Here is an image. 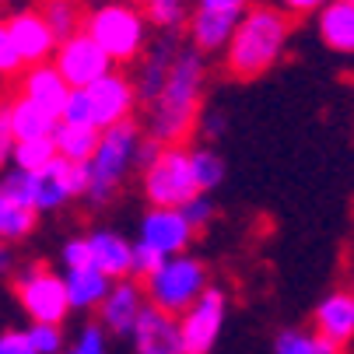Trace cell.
Listing matches in <instances>:
<instances>
[{
  "mask_svg": "<svg viewBox=\"0 0 354 354\" xmlns=\"http://www.w3.org/2000/svg\"><path fill=\"white\" fill-rule=\"evenodd\" d=\"M291 32H295V18L277 8V4H252L232 42L225 46V74L232 81H257L263 74H270L284 57H288V46H291Z\"/></svg>",
  "mask_w": 354,
  "mask_h": 354,
  "instance_id": "7a4b0ae2",
  "label": "cell"
},
{
  "mask_svg": "<svg viewBox=\"0 0 354 354\" xmlns=\"http://www.w3.org/2000/svg\"><path fill=\"white\" fill-rule=\"evenodd\" d=\"M18 252H15V242H4L0 239V281H11L18 274Z\"/></svg>",
  "mask_w": 354,
  "mask_h": 354,
  "instance_id": "7bdbcfd3",
  "label": "cell"
},
{
  "mask_svg": "<svg viewBox=\"0 0 354 354\" xmlns=\"http://www.w3.org/2000/svg\"><path fill=\"white\" fill-rule=\"evenodd\" d=\"M140 284H144V295H147V306H158V309L179 316V313H186V306H193V301L211 288V267H207V260L193 257L186 249V252L169 257Z\"/></svg>",
  "mask_w": 354,
  "mask_h": 354,
  "instance_id": "5b68a950",
  "label": "cell"
},
{
  "mask_svg": "<svg viewBox=\"0 0 354 354\" xmlns=\"http://www.w3.org/2000/svg\"><path fill=\"white\" fill-rule=\"evenodd\" d=\"M25 333H28L35 354H64V347H67L64 323H28Z\"/></svg>",
  "mask_w": 354,
  "mask_h": 354,
  "instance_id": "1f68e13d",
  "label": "cell"
},
{
  "mask_svg": "<svg viewBox=\"0 0 354 354\" xmlns=\"http://www.w3.org/2000/svg\"><path fill=\"white\" fill-rule=\"evenodd\" d=\"M204 95H207V57L196 46L183 42L165 88L158 91L155 102L144 106V133L158 137L162 144H186L196 133L200 113H204Z\"/></svg>",
  "mask_w": 354,
  "mask_h": 354,
  "instance_id": "6da1fadb",
  "label": "cell"
},
{
  "mask_svg": "<svg viewBox=\"0 0 354 354\" xmlns=\"http://www.w3.org/2000/svg\"><path fill=\"white\" fill-rule=\"evenodd\" d=\"M11 123H15L18 140H35V137H53V130L60 127V116L28 102L21 95H15L11 98Z\"/></svg>",
  "mask_w": 354,
  "mask_h": 354,
  "instance_id": "603a6c76",
  "label": "cell"
},
{
  "mask_svg": "<svg viewBox=\"0 0 354 354\" xmlns=\"http://www.w3.org/2000/svg\"><path fill=\"white\" fill-rule=\"evenodd\" d=\"M196 11H211V15H228V18H242L252 0H193Z\"/></svg>",
  "mask_w": 354,
  "mask_h": 354,
  "instance_id": "ab89813d",
  "label": "cell"
},
{
  "mask_svg": "<svg viewBox=\"0 0 354 354\" xmlns=\"http://www.w3.org/2000/svg\"><path fill=\"white\" fill-rule=\"evenodd\" d=\"M189 165H193L196 186L204 193H214L225 183V176H228V165L221 158V151L214 144H207V140L204 144H189Z\"/></svg>",
  "mask_w": 354,
  "mask_h": 354,
  "instance_id": "d4e9b609",
  "label": "cell"
},
{
  "mask_svg": "<svg viewBox=\"0 0 354 354\" xmlns=\"http://www.w3.org/2000/svg\"><path fill=\"white\" fill-rule=\"evenodd\" d=\"M133 354H186L179 316L158 309V306H144L133 333H130Z\"/></svg>",
  "mask_w": 354,
  "mask_h": 354,
  "instance_id": "9a60e30c",
  "label": "cell"
},
{
  "mask_svg": "<svg viewBox=\"0 0 354 354\" xmlns=\"http://www.w3.org/2000/svg\"><path fill=\"white\" fill-rule=\"evenodd\" d=\"M88 193V165L84 162H67V158H53L46 172H39V186H35V211L39 214H53L60 207H67L71 200H84Z\"/></svg>",
  "mask_w": 354,
  "mask_h": 354,
  "instance_id": "8fae6325",
  "label": "cell"
},
{
  "mask_svg": "<svg viewBox=\"0 0 354 354\" xmlns=\"http://www.w3.org/2000/svg\"><path fill=\"white\" fill-rule=\"evenodd\" d=\"M88 8H98V4H109V0H84Z\"/></svg>",
  "mask_w": 354,
  "mask_h": 354,
  "instance_id": "ee69618b",
  "label": "cell"
},
{
  "mask_svg": "<svg viewBox=\"0 0 354 354\" xmlns=\"http://www.w3.org/2000/svg\"><path fill=\"white\" fill-rule=\"evenodd\" d=\"M15 4H18V0H15Z\"/></svg>",
  "mask_w": 354,
  "mask_h": 354,
  "instance_id": "bcb514c9",
  "label": "cell"
},
{
  "mask_svg": "<svg viewBox=\"0 0 354 354\" xmlns=\"http://www.w3.org/2000/svg\"><path fill=\"white\" fill-rule=\"evenodd\" d=\"M316 32L330 53L354 57V0H326L316 15Z\"/></svg>",
  "mask_w": 354,
  "mask_h": 354,
  "instance_id": "ffe728a7",
  "label": "cell"
},
{
  "mask_svg": "<svg viewBox=\"0 0 354 354\" xmlns=\"http://www.w3.org/2000/svg\"><path fill=\"white\" fill-rule=\"evenodd\" d=\"M39 225V211L35 207H21V204H8L4 200V221H0V239L4 242H25Z\"/></svg>",
  "mask_w": 354,
  "mask_h": 354,
  "instance_id": "f546056e",
  "label": "cell"
},
{
  "mask_svg": "<svg viewBox=\"0 0 354 354\" xmlns=\"http://www.w3.org/2000/svg\"><path fill=\"white\" fill-rule=\"evenodd\" d=\"M60 123H77V127H95V109L88 88H71L67 102L60 109Z\"/></svg>",
  "mask_w": 354,
  "mask_h": 354,
  "instance_id": "836d02e7",
  "label": "cell"
},
{
  "mask_svg": "<svg viewBox=\"0 0 354 354\" xmlns=\"http://www.w3.org/2000/svg\"><path fill=\"white\" fill-rule=\"evenodd\" d=\"M18 95L60 116L67 95H71V84L64 81V74L57 71L53 60H46V64H32L18 74Z\"/></svg>",
  "mask_w": 354,
  "mask_h": 354,
  "instance_id": "e0dca14e",
  "label": "cell"
},
{
  "mask_svg": "<svg viewBox=\"0 0 354 354\" xmlns=\"http://www.w3.org/2000/svg\"><path fill=\"white\" fill-rule=\"evenodd\" d=\"M274 354H340L344 347L323 337L316 326H284L274 333Z\"/></svg>",
  "mask_w": 354,
  "mask_h": 354,
  "instance_id": "7402d4cb",
  "label": "cell"
},
{
  "mask_svg": "<svg viewBox=\"0 0 354 354\" xmlns=\"http://www.w3.org/2000/svg\"><path fill=\"white\" fill-rule=\"evenodd\" d=\"M313 326L340 347L354 344V288H337L323 295L313 309Z\"/></svg>",
  "mask_w": 354,
  "mask_h": 354,
  "instance_id": "ac0fdd59",
  "label": "cell"
},
{
  "mask_svg": "<svg viewBox=\"0 0 354 354\" xmlns=\"http://www.w3.org/2000/svg\"><path fill=\"white\" fill-rule=\"evenodd\" d=\"M53 158H57V144H53V137H35V140H18V147H15V162H11V165H18V169L39 176V172H46L49 165H53Z\"/></svg>",
  "mask_w": 354,
  "mask_h": 354,
  "instance_id": "f1b7e54d",
  "label": "cell"
},
{
  "mask_svg": "<svg viewBox=\"0 0 354 354\" xmlns=\"http://www.w3.org/2000/svg\"><path fill=\"white\" fill-rule=\"evenodd\" d=\"M196 133L204 137L207 144H214V140H221L225 133H228V116L221 113V109H207V113H200V123H196Z\"/></svg>",
  "mask_w": 354,
  "mask_h": 354,
  "instance_id": "f35d334b",
  "label": "cell"
},
{
  "mask_svg": "<svg viewBox=\"0 0 354 354\" xmlns=\"http://www.w3.org/2000/svg\"><path fill=\"white\" fill-rule=\"evenodd\" d=\"M8 28H11V39L18 46L25 67L53 60L60 39H57L53 28H49V21L39 15V8H18L15 15H8Z\"/></svg>",
  "mask_w": 354,
  "mask_h": 354,
  "instance_id": "2e32d148",
  "label": "cell"
},
{
  "mask_svg": "<svg viewBox=\"0 0 354 354\" xmlns=\"http://www.w3.org/2000/svg\"><path fill=\"white\" fill-rule=\"evenodd\" d=\"M88 95H91V109H95V127L98 130L116 127L123 120H133V113L140 109L130 74H120V71L88 84Z\"/></svg>",
  "mask_w": 354,
  "mask_h": 354,
  "instance_id": "4fadbf2b",
  "label": "cell"
},
{
  "mask_svg": "<svg viewBox=\"0 0 354 354\" xmlns=\"http://www.w3.org/2000/svg\"><path fill=\"white\" fill-rule=\"evenodd\" d=\"M140 193L147 207H183L193 193H200L189 165V144H165L158 158L140 169Z\"/></svg>",
  "mask_w": 354,
  "mask_h": 354,
  "instance_id": "52a82bcc",
  "label": "cell"
},
{
  "mask_svg": "<svg viewBox=\"0 0 354 354\" xmlns=\"http://www.w3.org/2000/svg\"><path fill=\"white\" fill-rule=\"evenodd\" d=\"M0 354H35L25 330H0Z\"/></svg>",
  "mask_w": 354,
  "mask_h": 354,
  "instance_id": "60d3db41",
  "label": "cell"
},
{
  "mask_svg": "<svg viewBox=\"0 0 354 354\" xmlns=\"http://www.w3.org/2000/svg\"><path fill=\"white\" fill-rule=\"evenodd\" d=\"M64 354H109V330L91 319V323H81V330L74 333V340H67Z\"/></svg>",
  "mask_w": 354,
  "mask_h": 354,
  "instance_id": "4dcf8cb0",
  "label": "cell"
},
{
  "mask_svg": "<svg viewBox=\"0 0 354 354\" xmlns=\"http://www.w3.org/2000/svg\"><path fill=\"white\" fill-rule=\"evenodd\" d=\"M196 239L193 225L183 218L179 207H147L137 221V242L158 249L162 257H176V252H186L189 242Z\"/></svg>",
  "mask_w": 354,
  "mask_h": 354,
  "instance_id": "7c38bea8",
  "label": "cell"
},
{
  "mask_svg": "<svg viewBox=\"0 0 354 354\" xmlns=\"http://www.w3.org/2000/svg\"><path fill=\"white\" fill-rule=\"evenodd\" d=\"M15 147H18V137L11 123V98H0V172L15 162Z\"/></svg>",
  "mask_w": 354,
  "mask_h": 354,
  "instance_id": "8d00e7d4",
  "label": "cell"
},
{
  "mask_svg": "<svg viewBox=\"0 0 354 354\" xmlns=\"http://www.w3.org/2000/svg\"><path fill=\"white\" fill-rule=\"evenodd\" d=\"M53 64H57V71L64 74V81L71 88H88L98 77H106V74L116 71V60L84 28L67 35V39H60L57 53H53Z\"/></svg>",
  "mask_w": 354,
  "mask_h": 354,
  "instance_id": "9c48e42d",
  "label": "cell"
},
{
  "mask_svg": "<svg viewBox=\"0 0 354 354\" xmlns=\"http://www.w3.org/2000/svg\"><path fill=\"white\" fill-rule=\"evenodd\" d=\"M144 306H147L144 284L137 277H120V281H113L109 295L102 298V306H98L95 319L109 330V337H127L130 340V333H133Z\"/></svg>",
  "mask_w": 354,
  "mask_h": 354,
  "instance_id": "5bb4252c",
  "label": "cell"
},
{
  "mask_svg": "<svg viewBox=\"0 0 354 354\" xmlns=\"http://www.w3.org/2000/svg\"><path fill=\"white\" fill-rule=\"evenodd\" d=\"M183 42H186V39H183L179 32H158V39L151 42V46L144 49V57L133 64L130 81H133V91H137L140 109H144L147 102H155L158 91L165 88L169 71H172V64H176V57H179Z\"/></svg>",
  "mask_w": 354,
  "mask_h": 354,
  "instance_id": "30bf717a",
  "label": "cell"
},
{
  "mask_svg": "<svg viewBox=\"0 0 354 354\" xmlns=\"http://www.w3.org/2000/svg\"><path fill=\"white\" fill-rule=\"evenodd\" d=\"M169 257H162L158 249H151V245H144V242H137L133 239V257H130V274L137 277V281H147L151 274H155L162 263H165Z\"/></svg>",
  "mask_w": 354,
  "mask_h": 354,
  "instance_id": "d590c367",
  "label": "cell"
},
{
  "mask_svg": "<svg viewBox=\"0 0 354 354\" xmlns=\"http://www.w3.org/2000/svg\"><path fill=\"white\" fill-rule=\"evenodd\" d=\"M39 15L49 21L57 39H67L84 28V0H39Z\"/></svg>",
  "mask_w": 354,
  "mask_h": 354,
  "instance_id": "484cf974",
  "label": "cell"
},
{
  "mask_svg": "<svg viewBox=\"0 0 354 354\" xmlns=\"http://www.w3.org/2000/svg\"><path fill=\"white\" fill-rule=\"evenodd\" d=\"M84 32L116 60V67H133L151 46V21L144 18V8L137 0H109V4L88 8Z\"/></svg>",
  "mask_w": 354,
  "mask_h": 354,
  "instance_id": "277c9868",
  "label": "cell"
},
{
  "mask_svg": "<svg viewBox=\"0 0 354 354\" xmlns=\"http://www.w3.org/2000/svg\"><path fill=\"white\" fill-rule=\"evenodd\" d=\"M0 221H4V200H0Z\"/></svg>",
  "mask_w": 354,
  "mask_h": 354,
  "instance_id": "f6af8a7d",
  "label": "cell"
},
{
  "mask_svg": "<svg viewBox=\"0 0 354 354\" xmlns=\"http://www.w3.org/2000/svg\"><path fill=\"white\" fill-rule=\"evenodd\" d=\"M179 211H183V218L193 225V232L211 228V221H214V214H218V207H214V193H204V189L193 193Z\"/></svg>",
  "mask_w": 354,
  "mask_h": 354,
  "instance_id": "d6a6232c",
  "label": "cell"
},
{
  "mask_svg": "<svg viewBox=\"0 0 354 354\" xmlns=\"http://www.w3.org/2000/svg\"><path fill=\"white\" fill-rule=\"evenodd\" d=\"M98 127H77V123H60L53 130V144H57V155L67 158V162H84L95 155L98 147Z\"/></svg>",
  "mask_w": 354,
  "mask_h": 354,
  "instance_id": "cb8c5ba5",
  "label": "cell"
},
{
  "mask_svg": "<svg viewBox=\"0 0 354 354\" xmlns=\"http://www.w3.org/2000/svg\"><path fill=\"white\" fill-rule=\"evenodd\" d=\"M60 267H64V270L95 267V263H91V245H88V235H71V239L60 245Z\"/></svg>",
  "mask_w": 354,
  "mask_h": 354,
  "instance_id": "74e56055",
  "label": "cell"
},
{
  "mask_svg": "<svg viewBox=\"0 0 354 354\" xmlns=\"http://www.w3.org/2000/svg\"><path fill=\"white\" fill-rule=\"evenodd\" d=\"M274 4H277V8H284L291 18H309V15L316 18V15H319V8L326 4V0H274Z\"/></svg>",
  "mask_w": 354,
  "mask_h": 354,
  "instance_id": "b9f144b4",
  "label": "cell"
},
{
  "mask_svg": "<svg viewBox=\"0 0 354 354\" xmlns=\"http://www.w3.org/2000/svg\"><path fill=\"white\" fill-rule=\"evenodd\" d=\"M225 323H228V291L221 284H211L193 306H186V313H179L186 354H214Z\"/></svg>",
  "mask_w": 354,
  "mask_h": 354,
  "instance_id": "ba28073f",
  "label": "cell"
},
{
  "mask_svg": "<svg viewBox=\"0 0 354 354\" xmlns=\"http://www.w3.org/2000/svg\"><path fill=\"white\" fill-rule=\"evenodd\" d=\"M35 186H39V176H32L18 165H8L0 172V200H8V204L35 207Z\"/></svg>",
  "mask_w": 354,
  "mask_h": 354,
  "instance_id": "83f0119b",
  "label": "cell"
},
{
  "mask_svg": "<svg viewBox=\"0 0 354 354\" xmlns=\"http://www.w3.org/2000/svg\"><path fill=\"white\" fill-rule=\"evenodd\" d=\"M140 137H144V123H137V120H123L98 133V147L88 158V193H84L91 211L109 207L120 196L127 176L137 169Z\"/></svg>",
  "mask_w": 354,
  "mask_h": 354,
  "instance_id": "3957f363",
  "label": "cell"
},
{
  "mask_svg": "<svg viewBox=\"0 0 354 354\" xmlns=\"http://www.w3.org/2000/svg\"><path fill=\"white\" fill-rule=\"evenodd\" d=\"M144 18L151 28L158 32H183L189 15H193V0H140Z\"/></svg>",
  "mask_w": 354,
  "mask_h": 354,
  "instance_id": "4316f807",
  "label": "cell"
},
{
  "mask_svg": "<svg viewBox=\"0 0 354 354\" xmlns=\"http://www.w3.org/2000/svg\"><path fill=\"white\" fill-rule=\"evenodd\" d=\"M88 245H91V263L102 270L106 277L120 281V277H133L130 274V257H133V242L116 232V228H91L84 232Z\"/></svg>",
  "mask_w": 354,
  "mask_h": 354,
  "instance_id": "d6986e66",
  "label": "cell"
},
{
  "mask_svg": "<svg viewBox=\"0 0 354 354\" xmlns=\"http://www.w3.org/2000/svg\"><path fill=\"white\" fill-rule=\"evenodd\" d=\"M21 71H25V60H21L18 46L11 39L8 18H0V77H18Z\"/></svg>",
  "mask_w": 354,
  "mask_h": 354,
  "instance_id": "e575fe53",
  "label": "cell"
},
{
  "mask_svg": "<svg viewBox=\"0 0 354 354\" xmlns=\"http://www.w3.org/2000/svg\"><path fill=\"white\" fill-rule=\"evenodd\" d=\"M67 281V298L74 313H98L102 298L113 288V277H106L98 267H77V270H64Z\"/></svg>",
  "mask_w": 354,
  "mask_h": 354,
  "instance_id": "44dd1931",
  "label": "cell"
},
{
  "mask_svg": "<svg viewBox=\"0 0 354 354\" xmlns=\"http://www.w3.org/2000/svg\"><path fill=\"white\" fill-rule=\"evenodd\" d=\"M15 298L21 313L32 323H67L71 309V298H67V281L60 270L46 267V263H25L18 267V274L11 277Z\"/></svg>",
  "mask_w": 354,
  "mask_h": 354,
  "instance_id": "8992f818",
  "label": "cell"
}]
</instances>
